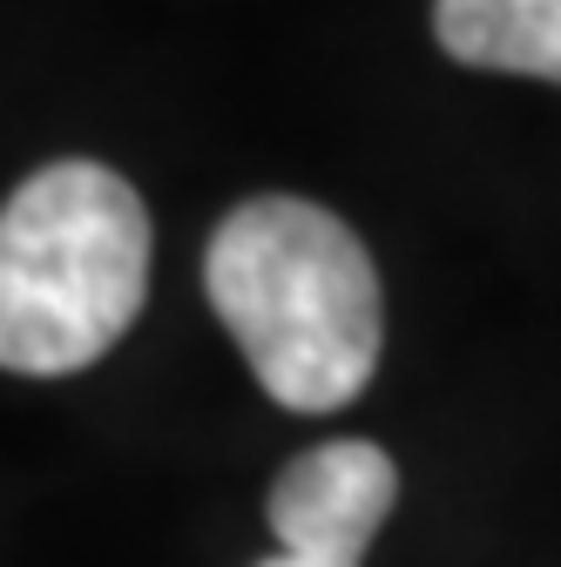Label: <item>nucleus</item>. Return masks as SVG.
Instances as JSON below:
<instances>
[{"label": "nucleus", "instance_id": "1", "mask_svg": "<svg viewBox=\"0 0 561 567\" xmlns=\"http://www.w3.org/2000/svg\"><path fill=\"white\" fill-rule=\"evenodd\" d=\"M203 291L285 412H338L373 385L386 344L379 270L325 203H237L210 237Z\"/></svg>", "mask_w": 561, "mask_h": 567}, {"label": "nucleus", "instance_id": "2", "mask_svg": "<svg viewBox=\"0 0 561 567\" xmlns=\"http://www.w3.org/2000/svg\"><path fill=\"white\" fill-rule=\"evenodd\" d=\"M150 209L109 163L61 156L0 203V372L68 379L135 324Z\"/></svg>", "mask_w": 561, "mask_h": 567}, {"label": "nucleus", "instance_id": "3", "mask_svg": "<svg viewBox=\"0 0 561 567\" xmlns=\"http://www.w3.org/2000/svg\"><path fill=\"white\" fill-rule=\"evenodd\" d=\"M399 501V466L373 440H325L271 486L277 554L257 567H359Z\"/></svg>", "mask_w": 561, "mask_h": 567}, {"label": "nucleus", "instance_id": "4", "mask_svg": "<svg viewBox=\"0 0 561 567\" xmlns=\"http://www.w3.org/2000/svg\"><path fill=\"white\" fill-rule=\"evenodd\" d=\"M434 34L467 68L561 82V0H434Z\"/></svg>", "mask_w": 561, "mask_h": 567}]
</instances>
